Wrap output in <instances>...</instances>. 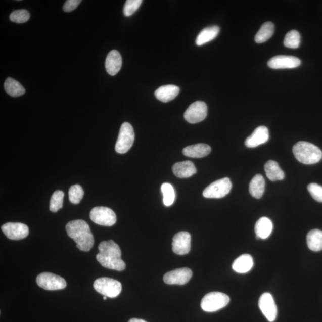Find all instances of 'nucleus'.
<instances>
[{"label":"nucleus","mask_w":322,"mask_h":322,"mask_svg":"<svg viewBox=\"0 0 322 322\" xmlns=\"http://www.w3.org/2000/svg\"><path fill=\"white\" fill-rule=\"evenodd\" d=\"M307 243L308 248L312 251L322 250V231L314 229L308 232L307 235Z\"/></svg>","instance_id":"obj_26"},{"label":"nucleus","mask_w":322,"mask_h":322,"mask_svg":"<svg viewBox=\"0 0 322 322\" xmlns=\"http://www.w3.org/2000/svg\"><path fill=\"white\" fill-rule=\"evenodd\" d=\"M180 88L174 85H167L158 88L155 92L156 98L162 102L172 101L179 94Z\"/></svg>","instance_id":"obj_19"},{"label":"nucleus","mask_w":322,"mask_h":322,"mask_svg":"<svg viewBox=\"0 0 322 322\" xmlns=\"http://www.w3.org/2000/svg\"><path fill=\"white\" fill-rule=\"evenodd\" d=\"M265 173L270 180L275 181L282 180L285 178V173L280 168L277 162L268 161L264 166Z\"/></svg>","instance_id":"obj_24"},{"label":"nucleus","mask_w":322,"mask_h":322,"mask_svg":"<svg viewBox=\"0 0 322 322\" xmlns=\"http://www.w3.org/2000/svg\"><path fill=\"white\" fill-rule=\"evenodd\" d=\"M81 3V0H68L65 2L63 9L66 12H71L74 11Z\"/></svg>","instance_id":"obj_36"},{"label":"nucleus","mask_w":322,"mask_h":322,"mask_svg":"<svg viewBox=\"0 0 322 322\" xmlns=\"http://www.w3.org/2000/svg\"><path fill=\"white\" fill-rule=\"evenodd\" d=\"M293 151L295 157L301 163L311 165L317 163L322 158L320 149L307 142H298L294 146Z\"/></svg>","instance_id":"obj_3"},{"label":"nucleus","mask_w":322,"mask_h":322,"mask_svg":"<svg viewBox=\"0 0 322 322\" xmlns=\"http://www.w3.org/2000/svg\"><path fill=\"white\" fill-rule=\"evenodd\" d=\"M142 0H127L124 7L123 12L125 16H130L137 11L142 5Z\"/></svg>","instance_id":"obj_34"},{"label":"nucleus","mask_w":322,"mask_h":322,"mask_svg":"<svg viewBox=\"0 0 322 322\" xmlns=\"http://www.w3.org/2000/svg\"><path fill=\"white\" fill-rule=\"evenodd\" d=\"M301 43V36L296 30H292L285 36L284 44L285 47L290 49H297Z\"/></svg>","instance_id":"obj_29"},{"label":"nucleus","mask_w":322,"mask_h":322,"mask_svg":"<svg viewBox=\"0 0 322 322\" xmlns=\"http://www.w3.org/2000/svg\"><path fill=\"white\" fill-rule=\"evenodd\" d=\"M265 190V180L264 178L261 174H257L252 179L250 187H249V191L253 197L256 199H260L263 197Z\"/></svg>","instance_id":"obj_25"},{"label":"nucleus","mask_w":322,"mask_h":322,"mask_svg":"<svg viewBox=\"0 0 322 322\" xmlns=\"http://www.w3.org/2000/svg\"><path fill=\"white\" fill-rule=\"evenodd\" d=\"M106 298H107V297H106V296L104 297V300H106Z\"/></svg>","instance_id":"obj_38"},{"label":"nucleus","mask_w":322,"mask_h":322,"mask_svg":"<svg viewBox=\"0 0 322 322\" xmlns=\"http://www.w3.org/2000/svg\"><path fill=\"white\" fill-rule=\"evenodd\" d=\"M258 305L265 318L270 322L274 321L277 317L278 310L273 296L267 293L261 295Z\"/></svg>","instance_id":"obj_12"},{"label":"nucleus","mask_w":322,"mask_h":322,"mask_svg":"<svg viewBox=\"0 0 322 322\" xmlns=\"http://www.w3.org/2000/svg\"><path fill=\"white\" fill-rule=\"evenodd\" d=\"M172 169L176 177L180 178L190 177L197 172L194 164L190 161L177 162Z\"/></svg>","instance_id":"obj_18"},{"label":"nucleus","mask_w":322,"mask_h":322,"mask_svg":"<svg viewBox=\"0 0 322 322\" xmlns=\"http://www.w3.org/2000/svg\"><path fill=\"white\" fill-rule=\"evenodd\" d=\"M269 139V132L265 126H260L255 129L252 134L245 141L248 148H255L266 143Z\"/></svg>","instance_id":"obj_16"},{"label":"nucleus","mask_w":322,"mask_h":322,"mask_svg":"<svg viewBox=\"0 0 322 322\" xmlns=\"http://www.w3.org/2000/svg\"><path fill=\"white\" fill-rule=\"evenodd\" d=\"M135 134L134 129L128 122H124L119 130L115 151L118 154L127 153L132 147L134 142Z\"/></svg>","instance_id":"obj_5"},{"label":"nucleus","mask_w":322,"mask_h":322,"mask_svg":"<svg viewBox=\"0 0 322 322\" xmlns=\"http://www.w3.org/2000/svg\"><path fill=\"white\" fill-rule=\"evenodd\" d=\"M98 249L96 258L103 267L117 271L125 270L126 264L121 259V249L114 241L101 242Z\"/></svg>","instance_id":"obj_1"},{"label":"nucleus","mask_w":322,"mask_h":322,"mask_svg":"<svg viewBox=\"0 0 322 322\" xmlns=\"http://www.w3.org/2000/svg\"><path fill=\"white\" fill-rule=\"evenodd\" d=\"M192 274L193 273L190 268H178L166 273L164 277V281L168 285H182L190 281Z\"/></svg>","instance_id":"obj_13"},{"label":"nucleus","mask_w":322,"mask_h":322,"mask_svg":"<svg viewBox=\"0 0 322 322\" xmlns=\"http://www.w3.org/2000/svg\"><path fill=\"white\" fill-rule=\"evenodd\" d=\"M211 148L210 146L204 144H199L189 146L182 150V154L187 157L201 158L210 154Z\"/></svg>","instance_id":"obj_20"},{"label":"nucleus","mask_w":322,"mask_h":322,"mask_svg":"<svg viewBox=\"0 0 322 322\" xmlns=\"http://www.w3.org/2000/svg\"><path fill=\"white\" fill-rule=\"evenodd\" d=\"M128 322H147L144 320L139 319V318H131Z\"/></svg>","instance_id":"obj_37"},{"label":"nucleus","mask_w":322,"mask_h":322,"mask_svg":"<svg viewBox=\"0 0 322 322\" xmlns=\"http://www.w3.org/2000/svg\"><path fill=\"white\" fill-rule=\"evenodd\" d=\"M308 191L311 197L317 202H322V187L316 183H311L308 186Z\"/></svg>","instance_id":"obj_35"},{"label":"nucleus","mask_w":322,"mask_h":322,"mask_svg":"<svg viewBox=\"0 0 322 322\" xmlns=\"http://www.w3.org/2000/svg\"><path fill=\"white\" fill-rule=\"evenodd\" d=\"M161 191L162 194H163L164 205L167 206V207H169V206L173 204L175 201V194L172 186L170 183H168V182H165L161 186Z\"/></svg>","instance_id":"obj_30"},{"label":"nucleus","mask_w":322,"mask_h":322,"mask_svg":"<svg viewBox=\"0 0 322 322\" xmlns=\"http://www.w3.org/2000/svg\"><path fill=\"white\" fill-rule=\"evenodd\" d=\"M232 188L230 179L225 177L215 181L206 188L203 196L206 198H221L228 194Z\"/></svg>","instance_id":"obj_7"},{"label":"nucleus","mask_w":322,"mask_h":322,"mask_svg":"<svg viewBox=\"0 0 322 322\" xmlns=\"http://www.w3.org/2000/svg\"><path fill=\"white\" fill-rule=\"evenodd\" d=\"M254 265L253 258L249 254H243L234 262L232 268L238 273H245L252 269Z\"/></svg>","instance_id":"obj_22"},{"label":"nucleus","mask_w":322,"mask_h":322,"mask_svg":"<svg viewBox=\"0 0 322 322\" xmlns=\"http://www.w3.org/2000/svg\"><path fill=\"white\" fill-rule=\"evenodd\" d=\"M84 192L80 185L72 186L69 191V201L72 204H78L84 197Z\"/></svg>","instance_id":"obj_32"},{"label":"nucleus","mask_w":322,"mask_h":322,"mask_svg":"<svg viewBox=\"0 0 322 322\" xmlns=\"http://www.w3.org/2000/svg\"><path fill=\"white\" fill-rule=\"evenodd\" d=\"M2 230L8 238L12 240H21L28 237L29 228L21 223H8L2 226Z\"/></svg>","instance_id":"obj_11"},{"label":"nucleus","mask_w":322,"mask_h":322,"mask_svg":"<svg viewBox=\"0 0 322 322\" xmlns=\"http://www.w3.org/2000/svg\"><path fill=\"white\" fill-rule=\"evenodd\" d=\"M89 217L96 224L104 226H112L117 222V216L111 209L104 207H96L92 209Z\"/></svg>","instance_id":"obj_8"},{"label":"nucleus","mask_w":322,"mask_h":322,"mask_svg":"<svg viewBox=\"0 0 322 322\" xmlns=\"http://www.w3.org/2000/svg\"><path fill=\"white\" fill-rule=\"evenodd\" d=\"M301 63L300 59L295 56L280 55L270 59L268 66L273 69H293L298 67Z\"/></svg>","instance_id":"obj_15"},{"label":"nucleus","mask_w":322,"mask_h":322,"mask_svg":"<svg viewBox=\"0 0 322 322\" xmlns=\"http://www.w3.org/2000/svg\"><path fill=\"white\" fill-rule=\"evenodd\" d=\"M36 284L39 287L49 291L63 290L66 287L64 278L48 272L39 274L36 278Z\"/></svg>","instance_id":"obj_9"},{"label":"nucleus","mask_w":322,"mask_h":322,"mask_svg":"<svg viewBox=\"0 0 322 322\" xmlns=\"http://www.w3.org/2000/svg\"><path fill=\"white\" fill-rule=\"evenodd\" d=\"M64 192L56 191L53 193L50 202V210L53 212H58L63 207L64 204Z\"/></svg>","instance_id":"obj_31"},{"label":"nucleus","mask_w":322,"mask_h":322,"mask_svg":"<svg viewBox=\"0 0 322 322\" xmlns=\"http://www.w3.org/2000/svg\"><path fill=\"white\" fill-rule=\"evenodd\" d=\"M66 230L69 237L76 242L79 250L88 252L94 245V237L88 224L84 220H73L66 224Z\"/></svg>","instance_id":"obj_2"},{"label":"nucleus","mask_w":322,"mask_h":322,"mask_svg":"<svg viewBox=\"0 0 322 322\" xmlns=\"http://www.w3.org/2000/svg\"><path fill=\"white\" fill-rule=\"evenodd\" d=\"M273 223L269 218L261 217L257 221L255 225V232L256 238L267 239L269 237L273 231Z\"/></svg>","instance_id":"obj_21"},{"label":"nucleus","mask_w":322,"mask_h":322,"mask_svg":"<svg viewBox=\"0 0 322 322\" xmlns=\"http://www.w3.org/2000/svg\"><path fill=\"white\" fill-rule=\"evenodd\" d=\"M208 108L205 103L197 101L193 103L186 111L184 117L191 124H197L207 117Z\"/></svg>","instance_id":"obj_10"},{"label":"nucleus","mask_w":322,"mask_h":322,"mask_svg":"<svg viewBox=\"0 0 322 322\" xmlns=\"http://www.w3.org/2000/svg\"><path fill=\"white\" fill-rule=\"evenodd\" d=\"M230 302V298L220 292H212L202 298L201 306L202 309L207 312H214L227 306Z\"/></svg>","instance_id":"obj_4"},{"label":"nucleus","mask_w":322,"mask_h":322,"mask_svg":"<svg viewBox=\"0 0 322 322\" xmlns=\"http://www.w3.org/2000/svg\"><path fill=\"white\" fill-rule=\"evenodd\" d=\"M4 86L7 94L12 97H19L25 94V89L21 83L12 78L6 79Z\"/></svg>","instance_id":"obj_27"},{"label":"nucleus","mask_w":322,"mask_h":322,"mask_svg":"<svg viewBox=\"0 0 322 322\" xmlns=\"http://www.w3.org/2000/svg\"><path fill=\"white\" fill-rule=\"evenodd\" d=\"M122 64V57L120 53L115 50H113L109 53L106 57L105 67L106 71L109 75L114 76L117 75L121 68Z\"/></svg>","instance_id":"obj_17"},{"label":"nucleus","mask_w":322,"mask_h":322,"mask_svg":"<svg viewBox=\"0 0 322 322\" xmlns=\"http://www.w3.org/2000/svg\"><path fill=\"white\" fill-rule=\"evenodd\" d=\"M274 26L273 23L267 22L261 26L255 36V41L258 44L266 42L274 34Z\"/></svg>","instance_id":"obj_28"},{"label":"nucleus","mask_w":322,"mask_h":322,"mask_svg":"<svg viewBox=\"0 0 322 322\" xmlns=\"http://www.w3.org/2000/svg\"><path fill=\"white\" fill-rule=\"evenodd\" d=\"M220 32V28L218 26H212L207 27L199 33L196 39V44L201 46L213 40Z\"/></svg>","instance_id":"obj_23"},{"label":"nucleus","mask_w":322,"mask_h":322,"mask_svg":"<svg viewBox=\"0 0 322 322\" xmlns=\"http://www.w3.org/2000/svg\"><path fill=\"white\" fill-rule=\"evenodd\" d=\"M94 286L98 293L109 298L118 297L122 291L120 282L108 278L98 279L95 281Z\"/></svg>","instance_id":"obj_6"},{"label":"nucleus","mask_w":322,"mask_h":322,"mask_svg":"<svg viewBox=\"0 0 322 322\" xmlns=\"http://www.w3.org/2000/svg\"><path fill=\"white\" fill-rule=\"evenodd\" d=\"M191 236L189 232H180L172 240V251L175 254L183 255L189 253L191 248Z\"/></svg>","instance_id":"obj_14"},{"label":"nucleus","mask_w":322,"mask_h":322,"mask_svg":"<svg viewBox=\"0 0 322 322\" xmlns=\"http://www.w3.org/2000/svg\"><path fill=\"white\" fill-rule=\"evenodd\" d=\"M30 18V14L26 10H18L12 12L10 15L11 21L18 23V24H23L28 21Z\"/></svg>","instance_id":"obj_33"}]
</instances>
